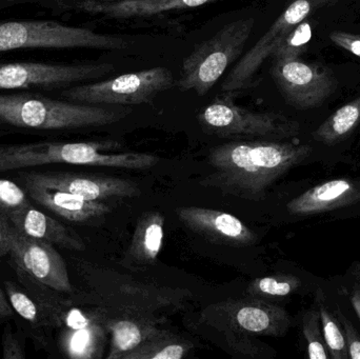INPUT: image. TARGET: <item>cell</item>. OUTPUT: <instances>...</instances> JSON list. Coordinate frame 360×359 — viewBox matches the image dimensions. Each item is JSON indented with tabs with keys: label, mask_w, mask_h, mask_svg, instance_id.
<instances>
[{
	"label": "cell",
	"mask_w": 360,
	"mask_h": 359,
	"mask_svg": "<svg viewBox=\"0 0 360 359\" xmlns=\"http://www.w3.org/2000/svg\"><path fill=\"white\" fill-rule=\"evenodd\" d=\"M309 145L272 139H243L212 148L211 174L199 181L226 195L260 202L269 188L312 154Z\"/></svg>",
	"instance_id": "cell-1"
},
{
	"label": "cell",
	"mask_w": 360,
	"mask_h": 359,
	"mask_svg": "<svg viewBox=\"0 0 360 359\" xmlns=\"http://www.w3.org/2000/svg\"><path fill=\"white\" fill-rule=\"evenodd\" d=\"M79 271L86 289L74 291V299L105 315L141 316L165 322L192 299L188 289L141 282L108 267L84 263Z\"/></svg>",
	"instance_id": "cell-2"
},
{
	"label": "cell",
	"mask_w": 360,
	"mask_h": 359,
	"mask_svg": "<svg viewBox=\"0 0 360 359\" xmlns=\"http://www.w3.org/2000/svg\"><path fill=\"white\" fill-rule=\"evenodd\" d=\"M122 149V143L115 141L0 145V173L54 164L143 171L160 164V157L155 154L117 152Z\"/></svg>",
	"instance_id": "cell-3"
},
{
	"label": "cell",
	"mask_w": 360,
	"mask_h": 359,
	"mask_svg": "<svg viewBox=\"0 0 360 359\" xmlns=\"http://www.w3.org/2000/svg\"><path fill=\"white\" fill-rule=\"evenodd\" d=\"M133 110L122 105H84L32 93H0V122L35 130H74L110 126Z\"/></svg>",
	"instance_id": "cell-4"
},
{
	"label": "cell",
	"mask_w": 360,
	"mask_h": 359,
	"mask_svg": "<svg viewBox=\"0 0 360 359\" xmlns=\"http://www.w3.org/2000/svg\"><path fill=\"white\" fill-rule=\"evenodd\" d=\"M254 25L253 17L237 19L226 23L209 39L197 44L182 63L177 89L181 92L193 91L198 96H205L243 55Z\"/></svg>",
	"instance_id": "cell-5"
},
{
	"label": "cell",
	"mask_w": 360,
	"mask_h": 359,
	"mask_svg": "<svg viewBox=\"0 0 360 359\" xmlns=\"http://www.w3.org/2000/svg\"><path fill=\"white\" fill-rule=\"evenodd\" d=\"M216 97L197 115L203 132L219 138L281 141L300 133L296 120L276 112H255L235 105L231 93Z\"/></svg>",
	"instance_id": "cell-6"
},
{
	"label": "cell",
	"mask_w": 360,
	"mask_h": 359,
	"mask_svg": "<svg viewBox=\"0 0 360 359\" xmlns=\"http://www.w3.org/2000/svg\"><path fill=\"white\" fill-rule=\"evenodd\" d=\"M129 41L120 36L53 20L0 21V53L22 48H97L118 51Z\"/></svg>",
	"instance_id": "cell-7"
},
{
	"label": "cell",
	"mask_w": 360,
	"mask_h": 359,
	"mask_svg": "<svg viewBox=\"0 0 360 359\" xmlns=\"http://www.w3.org/2000/svg\"><path fill=\"white\" fill-rule=\"evenodd\" d=\"M201 320L224 337H279L292 324L291 316L283 308L250 296L212 303L203 310Z\"/></svg>",
	"instance_id": "cell-8"
},
{
	"label": "cell",
	"mask_w": 360,
	"mask_h": 359,
	"mask_svg": "<svg viewBox=\"0 0 360 359\" xmlns=\"http://www.w3.org/2000/svg\"><path fill=\"white\" fill-rule=\"evenodd\" d=\"M174 86L172 72L155 67L112 79L79 84L63 91L61 96L73 103L91 105H130L149 103Z\"/></svg>",
	"instance_id": "cell-9"
},
{
	"label": "cell",
	"mask_w": 360,
	"mask_h": 359,
	"mask_svg": "<svg viewBox=\"0 0 360 359\" xmlns=\"http://www.w3.org/2000/svg\"><path fill=\"white\" fill-rule=\"evenodd\" d=\"M271 75L288 105L298 110L319 107L338 88L331 70L300 58L274 60Z\"/></svg>",
	"instance_id": "cell-10"
},
{
	"label": "cell",
	"mask_w": 360,
	"mask_h": 359,
	"mask_svg": "<svg viewBox=\"0 0 360 359\" xmlns=\"http://www.w3.org/2000/svg\"><path fill=\"white\" fill-rule=\"evenodd\" d=\"M314 8L311 0H294L291 2L277 17L266 33L239 58L222 82V92L234 94L238 91L251 88L255 84L256 76L266 59L273 56L285 36L298 23L306 20Z\"/></svg>",
	"instance_id": "cell-11"
},
{
	"label": "cell",
	"mask_w": 360,
	"mask_h": 359,
	"mask_svg": "<svg viewBox=\"0 0 360 359\" xmlns=\"http://www.w3.org/2000/svg\"><path fill=\"white\" fill-rule=\"evenodd\" d=\"M114 71L115 67L111 63H0V91L61 88L78 82L98 79Z\"/></svg>",
	"instance_id": "cell-12"
},
{
	"label": "cell",
	"mask_w": 360,
	"mask_h": 359,
	"mask_svg": "<svg viewBox=\"0 0 360 359\" xmlns=\"http://www.w3.org/2000/svg\"><path fill=\"white\" fill-rule=\"evenodd\" d=\"M8 254L34 280L65 294L74 293L65 259L54 246L8 226Z\"/></svg>",
	"instance_id": "cell-13"
},
{
	"label": "cell",
	"mask_w": 360,
	"mask_h": 359,
	"mask_svg": "<svg viewBox=\"0 0 360 359\" xmlns=\"http://www.w3.org/2000/svg\"><path fill=\"white\" fill-rule=\"evenodd\" d=\"M21 181L63 190L92 202L141 195L139 183L120 177L71 172H30L19 175Z\"/></svg>",
	"instance_id": "cell-14"
},
{
	"label": "cell",
	"mask_w": 360,
	"mask_h": 359,
	"mask_svg": "<svg viewBox=\"0 0 360 359\" xmlns=\"http://www.w3.org/2000/svg\"><path fill=\"white\" fill-rule=\"evenodd\" d=\"M176 214L188 229L215 244L249 247L258 242L255 232L230 213L201 207H184L177 209Z\"/></svg>",
	"instance_id": "cell-15"
},
{
	"label": "cell",
	"mask_w": 360,
	"mask_h": 359,
	"mask_svg": "<svg viewBox=\"0 0 360 359\" xmlns=\"http://www.w3.org/2000/svg\"><path fill=\"white\" fill-rule=\"evenodd\" d=\"M359 202V183L347 178L332 179L290 200L287 211L291 215L308 216L346 208Z\"/></svg>",
	"instance_id": "cell-16"
},
{
	"label": "cell",
	"mask_w": 360,
	"mask_h": 359,
	"mask_svg": "<svg viewBox=\"0 0 360 359\" xmlns=\"http://www.w3.org/2000/svg\"><path fill=\"white\" fill-rule=\"evenodd\" d=\"M23 189L36 204L73 223H86L103 216L111 211L103 202H92L59 189L42 187L29 181H21Z\"/></svg>",
	"instance_id": "cell-17"
},
{
	"label": "cell",
	"mask_w": 360,
	"mask_h": 359,
	"mask_svg": "<svg viewBox=\"0 0 360 359\" xmlns=\"http://www.w3.org/2000/svg\"><path fill=\"white\" fill-rule=\"evenodd\" d=\"M218 0H82L77 8L90 14L110 19L148 18L165 12L198 8Z\"/></svg>",
	"instance_id": "cell-18"
},
{
	"label": "cell",
	"mask_w": 360,
	"mask_h": 359,
	"mask_svg": "<svg viewBox=\"0 0 360 359\" xmlns=\"http://www.w3.org/2000/svg\"><path fill=\"white\" fill-rule=\"evenodd\" d=\"M6 219L15 229L35 240L53 246L56 244L67 250L84 251L86 249L84 240L77 232L46 213L34 209L31 204Z\"/></svg>",
	"instance_id": "cell-19"
},
{
	"label": "cell",
	"mask_w": 360,
	"mask_h": 359,
	"mask_svg": "<svg viewBox=\"0 0 360 359\" xmlns=\"http://www.w3.org/2000/svg\"><path fill=\"white\" fill-rule=\"evenodd\" d=\"M101 314L103 326L110 335L107 359H122L124 354L158 332L162 329L160 326L164 324L155 318Z\"/></svg>",
	"instance_id": "cell-20"
},
{
	"label": "cell",
	"mask_w": 360,
	"mask_h": 359,
	"mask_svg": "<svg viewBox=\"0 0 360 359\" xmlns=\"http://www.w3.org/2000/svg\"><path fill=\"white\" fill-rule=\"evenodd\" d=\"M165 216L158 211L143 213L135 226L124 261L130 265H153L162 250Z\"/></svg>",
	"instance_id": "cell-21"
},
{
	"label": "cell",
	"mask_w": 360,
	"mask_h": 359,
	"mask_svg": "<svg viewBox=\"0 0 360 359\" xmlns=\"http://www.w3.org/2000/svg\"><path fill=\"white\" fill-rule=\"evenodd\" d=\"M194 350V344L180 335L160 329L122 359H181Z\"/></svg>",
	"instance_id": "cell-22"
},
{
	"label": "cell",
	"mask_w": 360,
	"mask_h": 359,
	"mask_svg": "<svg viewBox=\"0 0 360 359\" xmlns=\"http://www.w3.org/2000/svg\"><path fill=\"white\" fill-rule=\"evenodd\" d=\"M360 124V96L336 110L313 132V138L326 145H335L352 134Z\"/></svg>",
	"instance_id": "cell-23"
},
{
	"label": "cell",
	"mask_w": 360,
	"mask_h": 359,
	"mask_svg": "<svg viewBox=\"0 0 360 359\" xmlns=\"http://www.w3.org/2000/svg\"><path fill=\"white\" fill-rule=\"evenodd\" d=\"M302 280L293 274L278 273L255 278L248 285L245 295L264 301L285 299L297 292Z\"/></svg>",
	"instance_id": "cell-24"
},
{
	"label": "cell",
	"mask_w": 360,
	"mask_h": 359,
	"mask_svg": "<svg viewBox=\"0 0 360 359\" xmlns=\"http://www.w3.org/2000/svg\"><path fill=\"white\" fill-rule=\"evenodd\" d=\"M4 288L14 312L33 328V332L38 335V341L44 343V334H46L48 326L35 299L13 282H6Z\"/></svg>",
	"instance_id": "cell-25"
},
{
	"label": "cell",
	"mask_w": 360,
	"mask_h": 359,
	"mask_svg": "<svg viewBox=\"0 0 360 359\" xmlns=\"http://www.w3.org/2000/svg\"><path fill=\"white\" fill-rule=\"evenodd\" d=\"M323 301L325 299L321 296L319 297V295L317 303H319L321 329H323V339H325L330 358L333 359L349 358L348 348H347L342 326H340L338 318L331 313L329 307L326 306Z\"/></svg>",
	"instance_id": "cell-26"
},
{
	"label": "cell",
	"mask_w": 360,
	"mask_h": 359,
	"mask_svg": "<svg viewBox=\"0 0 360 359\" xmlns=\"http://www.w3.org/2000/svg\"><path fill=\"white\" fill-rule=\"evenodd\" d=\"M313 37L312 25L308 20L298 23L281 42L273 54L274 60L300 58L310 46Z\"/></svg>",
	"instance_id": "cell-27"
},
{
	"label": "cell",
	"mask_w": 360,
	"mask_h": 359,
	"mask_svg": "<svg viewBox=\"0 0 360 359\" xmlns=\"http://www.w3.org/2000/svg\"><path fill=\"white\" fill-rule=\"evenodd\" d=\"M302 335L306 341L309 358L327 359L330 358L325 339H323L319 310L312 308V309L304 312V316H302Z\"/></svg>",
	"instance_id": "cell-28"
},
{
	"label": "cell",
	"mask_w": 360,
	"mask_h": 359,
	"mask_svg": "<svg viewBox=\"0 0 360 359\" xmlns=\"http://www.w3.org/2000/svg\"><path fill=\"white\" fill-rule=\"evenodd\" d=\"M29 198L27 191L20 185L8 179L0 178V214L6 218L29 206Z\"/></svg>",
	"instance_id": "cell-29"
},
{
	"label": "cell",
	"mask_w": 360,
	"mask_h": 359,
	"mask_svg": "<svg viewBox=\"0 0 360 359\" xmlns=\"http://www.w3.org/2000/svg\"><path fill=\"white\" fill-rule=\"evenodd\" d=\"M224 339V343L228 345L230 350L237 352L238 355L245 356V358H259L266 351L264 350L266 347L252 337L226 335Z\"/></svg>",
	"instance_id": "cell-30"
},
{
	"label": "cell",
	"mask_w": 360,
	"mask_h": 359,
	"mask_svg": "<svg viewBox=\"0 0 360 359\" xmlns=\"http://www.w3.org/2000/svg\"><path fill=\"white\" fill-rule=\"evenodd\" d=\"M336 318L342 326L348 348L349 358L360 359V337L350 320L340 311L336 312Z\"/></svg>",
	"instance_id": "cell-31"
},
{
	"label": "cell",
	"mask_w": 360,
	"mask_h": 359,
	"mask_svg": "<svg viewBox=\"0 0 360 359\" xmlns=\"http://www.w3.org/2000/svg\"><path fill=\"white\" fill-rule=\"evenodd\" d=\"M329 37L336 46L344 48L347 52L360 58V35L348 32L334 31L330 33Z\"/></svg>",
	"instance_id": "cell-32"
},
{
	"label": "cell",
	"mask_w": 360,
	"mask_h": 359,
	"mask_svg": "<svg viewBox=\"0 0 360 359\" xmlns=\"http://www.w3.org/2000/svg\"><path fill=\"white\" fill-rule=\"evenodd\" d=\"M25 358V351L20 341L15 337L12 329L6 327L2 337V358L23 359Z\"/></svg>",
	"instance_id": "cell-33"
},
{
	"label": "cell",
	"mask_w": 360,
	"mask_h": 359,
	"mask_svg": "<svg viewBox=\"0 0 360 359\" xmlns=\"http://www.w3.org/2000/svg\"><path fill=\"white\" fill-rule=\"evenodd\" d=\"M8 219L0 214V259L8 254Z\"/></svg>",
	"instance_id": "cell-34"
},
{
	"label": "cell",
	"mask_w": 360,
	"mask_h": 359,
	"mask_svg": "<svg viewBox=\"0 0 360 359\" xmlns=\"http://www.w3.org/2000/svg\"><path fill=\"white\" fill-rule=\"evenodd\" d=\"M14 315V310L8 301L6 293L0 288V318H12Z\"/></svg>",
	"instance_id": "cell-35"
},
{
	"label": "cell",
	"mask_w": 360,
	"mask_h": 359,
	"mask_svg": "<svg viewBox=\"0 0 360 359\" xmlns=\"http://www.w3.org/2000/svg\"><path fill=\"white\" fill-rule=\"evenodd\" d=\"M351 305L360 320V287L353 289L350 295Z\"/></svg>",
	"instance_id": "cell-36"
},
{
	"label": "cell",
	"mask_w": 360,
	"mask_h": 359,
	"mask_svg": "<svg viewBox=\"0 0 360 359\" xmlns=\"http://www.w3.org/2000/svg\"><path fill=\"white\" fill-rule=\"evenodd\" d=\"M340 1V0H311L315 6H326V4H334V2Z\"/></svg>",
	"instance_id": "cell-37"
}]
</instances>
